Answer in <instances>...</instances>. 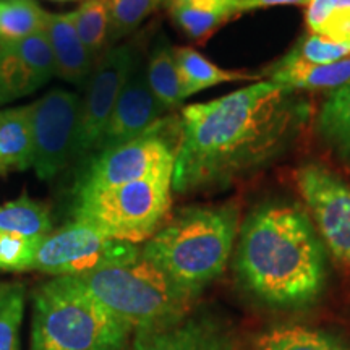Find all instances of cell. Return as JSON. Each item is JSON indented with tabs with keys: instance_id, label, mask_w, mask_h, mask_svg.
<instances>
[{
	"instance_id": "6da1fadb",
	"label": "cell",
	"mask_w": 350,
	"mask_h": 350,
	"mask_svg": "<svg viewBox=\"0 0 350 350\" xmlns=\"http://www.w3.org/2000/svg\"><path fill=\"white\" fill-rule=\"evenodd\" d=\"M308 113L295 91L268 80L183 107L172 191L219 190L266 167L299 138Z\"/></svg>"
},
{
	"instance_id": "7a4b0ae2",
	"label": "cell",
	"mask_w": 350,
	"mask_h": 350,
	"mask_svg": "<svg viewBox=\"0 0 350 350\" xmlns=\"http://www.w3.org/2000/svg\"><path fill=\"white\" fill-rule=\"evenodd\" d=\"M235 269L250 294L281 308L313 304L327 279L321 237L308 214L287 203L250 213L239 230Z\"/></svg>"
},
{
	"instance_id": "3957f363",
	"label": "cell",
	"mask_w": 350,
	"mask_h": 350,
	"mask_svg": "<svg viewBox=\"0 0 350 350\" xmlns=\"http://www.w3.org/2000/svg\"><path fill=\"white\" fill-rule=\"evenodd\" d=\"M239 230L235 204L190 206L165 221L143 243L142 256L196 299L226 271Z\"/></svg>"
},
{
	"instance_id": "277c9868",
	"label": "cell",
	"mask_w": 350,
	"mask_h": 350,
	"mask_svg": "<svg viewBox=\"0 0 350 350\" xmlns=\"http://www.w3.org/2000/svg\"><path fill=\"white\" fill-rule=\"evenodd\" d=\"M131 332L75 278H54L33 295L29 350H124Z\"/></svg>"
},
{
	"instance_id": "5b68a950",
	"label": "cell",
	"mask_w": 350,
	"mask_h": 350,
	"mask_svg": "<svg viewBox=\"0 0 350 350\" xmlns=\"http://www.w3.org/2000/svg\"><path fill=\"white\" fill-rule=\"evenodd\" d=\"M75 281L133 331L177 321L187 317L195 300L143 256L126 265L75 275Z\"/></svg>"
},
{
	"instance_id": "8992f818",
	"label": "cell",
	"mask_w": 350,
	"mask_h": 350,
	"mask_svg": "<svg viewBox=\"0 0 350 350\" xmlns=\"http://www.w3.org/2000/svg\"><path fill=\"white\" fill-rule=\"evenodd\" d=\"M174 172L77 193L73 219L93 226L109 239L133 245L148 242L167 221Z\"/></svg>"
},
{
	"instance_id": "52a82bcc",
	"label": "cell",
	"mask_w": 350,
	"mask_h": 350,
	"mask_svg": "<svg viewBox=\"0 0 350 350\" xmlns=\"http://www.w3.org/2000/svg\"><path fill=\"white\" fill-rule=\"evenodd\" d=\"M139 256L138 245L109 239L93 226L73 219L39 242L31 269L54 278H75L126 265Z\"/></svg>"
},
{
	"instance_id": "ba28073f",
	"label": "cell",
	"mask_w": 350,
	"mask_h": 350,
	"mask_svg": "<svg viewBox=\"0 0 350 350\" xmlns=\"http://www.w3.org/2000/svg\"><path fill=\"white\" fill-rule=\"evenodd\" d=\"M167 124V119H161L150 131L137 139L94 156L78 180L75 193L106 190L174 172L180 144V129L165 135L164 129Z\"/></svg>"
},
{
	"instance_id": "9c48e42d",
	"label": "cell",
	"mask_w": 350,
	"mask_h": 350,
	"mask_svg": "<svg viewBox=\"0 0 350 350\" xmlns=\"http://www.w3.org/2000/svg\"><path fill=\"white\" fill-rule=\"evenodd\" d=\"M138 52L133 42L112 46L96 64L86 96L81 99L73 161L86 159L94 152Z\"/></svg>"
},
{
	"instance_id": "30bf717a",
	"label": "cell",
	"mask_w": 350,
	"mask_h": 350,
	"mask_svg": "<svg viewBox=\"0 0 350 350\" xmlns=\"http://www.w3.org/2000/svg\"><path fill=\"white\" fill-rule=\"evenodd\" d=\"M81 98L65 90H52L29 104L33 126V167L41 180H52L73 161Z\"/></svg>"
},
{
	"instance_id": "8fae6325",
	"label": "cell",
	"mask_w": 350,
	"mask_h": 350,
	"mask_svg": "<svg viewBox=\"0 0 350 350\" xmlns=\"http://www.w3.org/2000/svg\"><path fill=\"white\" fill-rule=\"evenodd\" d=\"M295 180L327 250L350 266V185L318 164L299 169Z\"/></svg>"
},
{
	"instance_id": "7c38bea8",
	"label": "cell",
	"mask_w": 350,
	"mask_h": 350,
	"mask_svg": "<svg viewBox=\"0 0 350 350\" xmlns=\"http://www.w3.org/2000/svg\"><path fill=\"white\" fill-rule=\"evenodd\" d=\"M146 62L148 59H143L138 52L111 119L96 146V156L116 150L131 139H137L163 119L165 111L151 91Z\"/></svg>"
},
{
	"instance_id": "4fadbf2b",
	"label": "cell",
	"mask_w": 350,
	"mask_h": 350,
	"mask_svg": "<svg viewBox=\"0 0 350 350\" xmlns=\"http://www.w3.org/2000/svg\"><path fill=\"white\" fill-rule=\"evenodd\" d=\"M55 77L46 33L0 42V104L28 96Z\"/></svg>"
},
{
	"instance_id": "5bb4252c",
	"label": "cell",
	"mask_w": 350,
	"mask_h": 350,
	"mask_svg": "<svg viewBox=\"0 0 350 350\" xmlns=\"http://www.w3.org/2000/svg\"><path fill=\"white\" fill-rule=\"evenodd\" d=\"M130 350H237L234 340L208 318L183 317L177 321L135 331Z\"/></svg>"
},
{
	"instance_id": "9a60e30c",
	"label": "cell",
	"mask_w": 350,
	"mask_h": 350,
	"mask_svg": "<svg viewBox=\"0 0 350 350\" xmlns=\"http://www.w3.org/2000/svg\"><path fill=\"white\" fill-rule=\"evenodd\" d=\"M44 33L49 41L52 57H54L55 75L77 85H83L90 80L99 60L90 54L78 36L75 23H73V13L46 12Z\"/></svg>"
},
{
	"instance_id": "2e32d148",
	"label": "cell",
	"mask_w": 350,
	"mask_h": 350,
	"mask_svg": "<svg viewBox=\"0 0 350 350\" xmlns=\"http://www.w3.org/2000/svg\"><path fill=\"white\" fill-rule=\"evenodd\" d=\"M169 12L188 39L203 42L242 13V0H170Z\"/></svg>"
},
{
	"instance_id": "e0dca14e",
	"label": "cell",
	"mask_w": 350,
	"mask_h": 350,
	"mask_svg": "<svg viewBox=\"0 0 350 350\" xmlns=\"http://www.w3.org/2000/svg\"><path fill=\"white\" fill-rule=\"evenodd\" d=\"M261 77L295 93L318 90L334 91L350 83V55L338 62L325 65H306L279 60L271 65Z\"/></svg>"
},
{
	"instance_id": "ac0fdd59",
	"label": "cell",
	"mask_w": 350,
	"mask_h": 350,
	"mask_svg": "<svg viewBox=\"0 0 350 350\" xmlns=\"http://www.w3.org/2000/svg\"><path fill=\"white\" fill-rule=\"evenodd\" d=\"M33 157L29 106L0 111V174L33 167Z\"/></svg>"
},
{
	"instance_id": "d6986e66",
	"label": "cell",
	"mask_w": 350,
	"mask_h": 350,
	"mask_svg": "<svg viewBox=\"0 0 350 350\" xmlns=\"http://www.w3.org/2000/svg\"><path fill=\"white\" fill-rule=\"evenodd\" d=\"M175 60H177L178 72L182 77L185 98H190L208 88L224 85V83L252 81L261 78V75L255 77L247 72H240V70L217 67L193 47H175Z\"/></svg>"
},
{
	"instance_id": "ffe728a7",
	"label": "cell",
	"mask_w": 350,
	"mask_h": 350,
	"mask_svg": "<svg viewBox=\"0 0 350 350\" xmlns=\"http://www.w3.org/2000/svg\"><path fill=\"white\" fill-rule=\"evenodd\" d=\"M51 232L49 206L41 201L23 193L20 198L0 204V234H12L41 242Z\"/></svg>"
},
{
	"instance_id": "44dd1931",
	"label": "cell",
	"mask_w": 350,
	"mask_h": 350,
	"mask_svg": "<svg viewBox=\"0 0 350 350\" xmlns=\"http://www.w3.org/2000/svg\"><path fill=\"white\" fill-rule=\"evenodd\" d=\"M148 81L151 91L165 112L175 111L185 100L182 77L175 60V47L169 42L156 44L146 62Z\"/></svg>"
},
{
	"instance_id": "7402d4cb",
	"label": "cell",
	"mask_w": 350,
	"mask_h": 350,
	"mask_svg": "<svg viewBox=\"0 0 350 350\" xmlns=\"http://www.w3.org/2000/svg\"><path fill=\"white\" fill-rule=\"evenodd\" d=\"M317 130L332 150L350 161V83L327 96L318 112Z\"/></svg>"
},
{
	"instance_id": "603a6c76",
	"label": "cell",
	"mask_w": 350,
	"mask_h": 350,
	"mask_svg": "<svg viewBox=\"0 0 350 350\" xmlns=\"http://www.w3.org/2000/svg\"><path fill=\"white\" fill-rule=\"evenodd\" d=\"M256 350H350L342 340L308 326H275L260 334Z\"/></svg>"
},
{
	"instance_id": "cb8c5ba5",
	"label": "cell",
	"mask_w": 350,
	"mask_h": 350,
	"mask_svg": "<svg viewBox=\"0 0 350 350\" xmlns=\"http://www.w3.org/2000/svg\"><path fill=\"white\" fill-rule=\"evenodd\" d=\"M305 21L310 33L350 44V0H310Z\"/></svg>"
},
{
	"instance_id": "d4e9b609",
	"label": "cell",
	"mask_w": 350,
	"mask_h": 350,
	"mask_svg": "<svg viewBox=\"0 0 350 350\" xmlns=\"http://www.w3.org/2000/svg\"><path fill=\"white\" fill-rule=\"evenodd\" d=\"M46 10L34 0H2L0 42H10L44 31Z\"/></svg>"
},
{
	"instance_id": "484cf974",
	"label": "cell",
	"mask_w": 350,
	"mask_h": 350,
	"mask_svg": "<svg viewBox=\"0 0 350 350\" xmlns=\"http://www.w3.org/2000/svg\"><path fill=\"white\" fill-rule=\"evenodd\" d=\"M73 23L78 36L94 59H100L111 46L109 42V12L106 0H85L73 10Z\"/></svg>"
},
{
	"instance_id": "4316f807",
	"label": "cell",
	"mask_w": 350,
	"mask_h": 350,
	"mask_svg": "<svg viewBox=\"0 0 350 350\" xmlns=\"http://www.w3.org/2000/svg\"><path fill=\"white\" fill-rule=\"evenodd\" d=\"M106 3L111 46L133 33L151 13L164 5L163 0H106Z\"/></svg>"
},
{
	"instance_id": "83f0119b",
	"label": "cell",
	"mask_w": 350,
	"mask_h": 350,
	"mask_svg": "<svg viewBox=\"0 0 350 350\" xmlns=\"http://www.w3.org/2000/svg\"><path fill=\"white\" fill-rule=\"evenodd\" d=\"M25 292L21 282H7L5 291L0 295V350H20Z\"/></svg>"
},
{
	"instance_id": "f1b7e54d",
	"label": "cell",
	"mask_w": 350,
	"mask_h": 350,
	"mask_svg": "<svg viewBox=\"0 0 350 350\" xmlns=\"http://www.w3.org/2000/svg\"><path fill=\"white\" fill-rule=\"evenodd\" d=\"M350 55V44H340L329 41L319 34L308 33L300 38L294 49L284 55V62H299L306 65H325L338 62L344 57Z\"/></svg>"
},
{
	"instance_id": "f546056e",
	"label": "cell",
	"mask_w": 350,
	"mask_h": 350,
	"mask_svg": "<svg viewBox=\"0 0 350 350\" xmlns=\"http://www.w3.org/2000/svg\"><path fill=\"white\" fill-rule=\"evenodd\" d=\"M39 242L18 235L0 234V271L31 269Z\"/></svg>"
},
{
	"instance_id": "4dcf8cb0",
	"label": "cell",
	"mask_w": 350,
	"mask_h": 350,
	"mask_svg": "<svg viewBox=\"0 0 350 350\" xmlns=\"http://www.w3.org/2000/svg\"><path fill=\"white\" fill-rule=\"evenodd\" d=\"M310 0H242V10H258L278 5H308Z\"/></svg>"
},
{
	"instance_id": "1f68e13d",
	"label": "cell",
	"mask_w": 350,
	"mask_h": 350,
	"mask_svg": "<svg viewBox=\"0 0 350 350\" xmlns=\"http://www.w3.org/2000/svg\"><path fill=\"white\" fill-rule=\"evenodd\" d=\"M5 286H7V282L0 284V295H2V294H3V291H5Z\"/></svg>"
},
{
	"instance_id": "d6a6232c",
	"label": "cell",
	"mask_w": 350,
	"mask_h": 350,
	"mask_svg": "<svg viewBox=\"0 0 350 350\" xmlns=\"http://www.w3.org/2000/svg\"><path fill=\"white\" fill-rule=\"evenodd\" d=\"M170 2V0H163V3H169Z\"/></svg>"
},
{
	"instance_id": "836d02e7",
	"label": "cell",
	"mask_w": 350,
	"mask_h": 350,
	"mask_svg": "<svg viewBox=\"0 0 350 350\" xmlns=\"http://www.w3.org/2000/svg\"><path fill=\"white\" fill-rule=\"evenodd\" d=\"M0 3H2V0H0Z\"/></svg>"
}]
</instances>
